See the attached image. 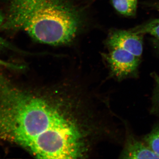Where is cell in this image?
I'll list each match as a JSON object with an SVG mask.
<instances>
[{
	"label": "cell",
	"instance_id": "cell-1",
	"mask_svg": "<svg viewBox=\"0 0 159 159\" xmlns=\"http://www.w3.org/2000/svg\"><path fill=\"white\" fill-rule=\"evenodd\" d=\"M72 84L29 90V118L22 148L40 159L88 157L100 132L89 98Z\"/></svg>",
	"mask_w": 159,
	"mask_h": 159
},
{
	"label": "cell",
	"instance_id": "cell-2",
	"mask_svg": "<svg viewBox=\"0 0 159 159\" xmlns=\"http://www.w3.org/2000/svg\"><path fill=\"white\" fill-rule=\"evenodd\" d=\"M82 22L70 0H10L1 29L25 31L38 42L61 46L74 40Z\"/></svg>",
	"mask_w": 159,
	"mask_h": 159
},
{
	"label": "cell",
	"instance_id": "cell-3",
	"mask_svg": "<svg viewBox=\"0 0 159 159\" xmlns=\"http://www.w3.org/2000/svg\"><path fill=\"white\" fill-rule=\"evenodd\" d=\"M110 50L105 57L112 76L119 80L134 76L138 71L140 57L123 49Z\"/></svg>",
	"mask_w": 159,
	"mask_h": 159
},
{
	"label": "cell",
	"instance_id": "cell-4",
	"mask_svg": "<svg viewBox=\"0 0 159 159\" xmlns=\"http://www.w3.org/2000/svg\"><path fill=\"white\" fill-rule=\"evenodd\" d=\"M107 45L110 49H123L140 58L143 53V36L131 30H116L110 35Z\"/></svg>",
	"mask_w": 159,
	"mask_h": 159
},
{
	"label": "cell",
	"instance_id": "cell-5",
	"mask_svg": "<svg viewBox=\"0 0 159 159\" xmlns=\"http://www.w3.org/2000/svg\"><path fill=\"white\" fill-rule=\"evenodd\" d=\"M120 158L124 159H159V156L147 145L129 135Z\"/></svg>",
	"mask_w": 159,
	"mask_h": 159
},
{
	"label": "cell",
	"instance_id": "cell-6",
	"mask_svg": "<svg viewBox=\"0 0 159 159\" xmlns=\"http://www.w3.org/2000/svg\"><path fill=\"white\" fill-rule=\"evenodd\" d=\"M111 3L114 9L123 15L132 16L136 13L138 0H111Z\"/></svg>",
	"mask_w": 159,
	"mask_h": 159
},
{
	"label": "cell",
	"instance_id": "cell-7",
	"mask_svg": "<svg viewBox=\"0 0 159 159\" xmlns=\"http://www.w3.org/2000/svg\"><path fill=\"white\" fill-rule=\"evenodd\" d=\"M131 30L139 34H150L159 40V18L152 20Z\"/></svg>",
	"mask_w": 159,
	"mask_h": 159
},
{
	"label": "cell",
	"instance_id": "cell-8",
	"mask_svg": "<svg viewBox=\"0 0 159 159\" xmlns=\"http://www.w3.org/2000/svg\"><path fill=\"white\" fill-rule=\"evenodd\" d=\"M144 140L146 145L159 156V125L146 135Z\"/></svg>",
	"mask_w": 159,
	"mask_h": 159
},
{
	"label": "cell",
	"instance_id": "cell-9",
	"mask_svg": "<svg viewBox=\"0 0 159 159\" xmlns=\"http://www.w3.org/2000/svg\"><path fill=\"white\" fill-rule=\"evenodd\" d=\"M4 20H5V16L3 14L2 11L0 10V29L2 28V26L3 23H4ZM0 47L15 50L13 46L11 45V44L9 43L8 42L6 41L1 36H0Z\"/></svg>",
	"mask_w": 159,
	"mask_h": 159
},
{
	"label": "cell",
	"instance_id": "cell-10",
	"mask_svg": "<svg viewBox=\"0 0 159 159\" xmlns=\"http://www.w3.org/2000/svg\"><path fill=\"white\" fill-rule=\"evenodd\" d=\"M153 77L156 83V98L157 102L159 107V76L157 74H153Z\"/></svg>",
	"mask_w": 159,
	"mask_h": 159
},
{
	"label": "cell",
	"instance_id": "cell-11",
	"mask_svg": "<svg viewBox=\"0 0 159 159\" xmlns=\"http://www.w3.org/2000/svg\"><path fill=\"white\" fill-rule=\"evenodd\" d=\"M0 65H2L6 66L9 67L10 68H19L18 66H16L13 65L9 63L5 62V61H3L1 60H0Z\"/></svg>",
	"mask_w": 159,
	"mask_h": 159
},
{
	"label": "cell",
	"instance_id": "cell-12",
	"mask_svg": "<svg viewBox=\"0 0 159 159\" xmlns=\"http://www.w3.org/2000/svg\"></svg>",
	"mask_w": 159,
	"mask_h": 159
}]
</instances>
